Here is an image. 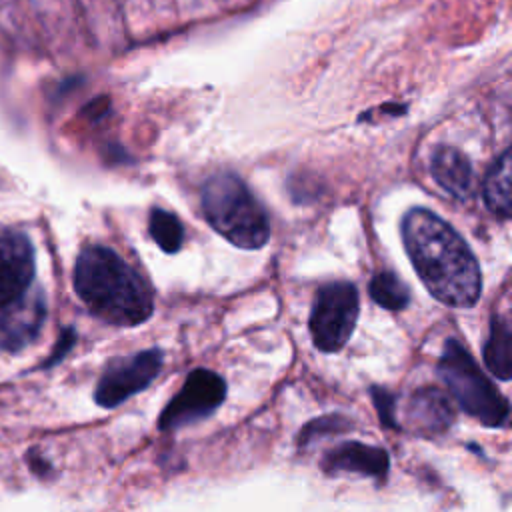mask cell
I'll use <instances>...</instances> for the list:
<instances>
[{"label":"cell","mask_w":512,"mask_h":512,"mask_svg":"<svg viewBox=\"0 0 512 512\" xmlns=\"http://www.w3.org/2000/svg\"><path fill=\"white\" fill-rule=\"evenodd\" d=\"M200 202L208 224L230 244L258 250L268 242V214L238 176L220 172L208 178L202 186Z\"/></svg>","instance_id":"277c9868"},{"label":"cell","mask_w":512,"mask_h":512,"mask_svg":"<svg viewBox=\"0 0 512 512\" xmlns=\"http://www.w3.org/2000/svg\"><path fill=\"white\" fill-rule=\"evenodd\" d=\"M148 230L152 240L166 252V254H174L182 248L184 242V228L182 222L178 220V216H174L172 212L154 208L150 212V222H148Z\"/></svg>","instance_id":"9a60e30c"},{"label":"cell","mask_w":512,"mask_h":512,"mask_svg":"<svg viewBox=\"0 0 512 512\" xmlns=\"http://www.w3.org/2000/svg\"><path fill=\"white\" fill-rule=\"evenodd\" d=\"M360 300L352 282L324 284L312 304L310 336L320 352H338L350 340L358 320Z\"/></svg>","instance_id":"8992f818"},{"label":"cell","mask_w":512,"mask_h":512,"mask_svg":"<svg viewBox=\"0 0 512 512\" xmlns=\"http://www.w3.org/2000/svg\"><path fill=\"white\" fill-rule=\"evenodd\" d=\"M370 394H372V400H374V406H376L382 426L398 428V422L394 418L396 416V396L382 386H372Z\"/></svg>","instance_id":"e0dca14e"},{"label":"cell","mask_w":512,"mask_h":512,"mask_svg":"<svg viewBox=\"0 0 512 512\" xmlns=\"http://www.w3.org/2000/svg\"><path fill=\"white\" fill-rule=\"evenodd\" d=\"M320 468L326 474L352 472L376 478L384 482L390 468V456L382 446H370L364 442H342L324 454Z\"/></svg>","instance_id":"9c48e42d"},{"label":"cell","mask_w":512,"mask_h":512,"mask_svg":"<svg viewBox=\"0 0 512 512\" xmlns=\"http://www.w3.org/2000/svg\"><path fill=\"white\" fill-rule=\"evenodd\" d=\"M368 290H370L372 300L378 306H382L386 310H392V312L404 310L410 302L408 286L390 270H382V272L374 274L372 280H370Z\"/></svg>","instance_id":"5bb4252c"},{"label":"cell","mask_w":512,"mask_h":512,"mask_svg":"<svg viewBox=\"0 0 512 512\" xmlns=\"http://www.w3.org/2000/svg\"><path fill=\"white\" fill-rule=\"evenodd\" d=\"M224 398V378L208 368H196L186 376L180 392H176L160 412L158 428L162 432H172L196 424L214 414L222 406Z\"/></svg>","instance_id":"52a82bcc"},{"label":"cell","mask_w":512,"mask_h":512,"mask_svg":"<svg viewBox=\"0 0 512 512\" xmlns=\"http://www.w3.org/2000/svg\"><path fill=\"white\" fill-rule=\"evenodd\" d=\"M432 178L448 194L464 200L472 186V166L470 160L452 146H438L430 160Z\"/></svg>","instance_id":"8fae6325"},{"label":"cell","mask_w":512,"mask_h":512,"mask_svg":"<svg viewBox=\"0 0 512 512\" xmlns=\"http://www.w3.org/2000/svg\"><path fill=\"white\" fill-rule=\"evenodd\" d=\"M406 254L426 290L452 308H472L482 292V272L462 236L438 214L412 208L402 218Z\"/></svg>","instance_id":"6da1fadb"},{"label":"cell","mask_w":512,"mask_h":512,"mask_svg":"<svg viewBox=\"0 0 512 512\" xmlns=\"http://www.w3.org/2000/svg\"><path fill=\"white\" fill-rule=\"evenodd\" d=\"M350 428H352V422L342 414H326V416L314 418L306 426H302V430L298 434V446L306 448L320 438H326L332 434H342L344 430H350Z\"/></svg>","instance_id":"2e32d148"},{"label":"cell","mask_w":512,"mask_h":512,"mask_svg":"<svg viewBox=\"0 0 512 512\" xmlns=\"http://www.w3.org/2000/svg\"><path fill=\"white\" fill-rule=\"evenodd\" d=\"M486 368L498 380H510L512 374V330L504 316H494L490 324V334L482 350Z\"/></svg>","instance_id":"4fadbf2b"},{"label":"cell","mask_w":512,"mask_h":512,"mask_svg":"<svg viewBox=\"0 0 512 512\" xmlns=\"http://www.w3.org/2000/svg\"><path fill=\"white\" fill-rule=\"evenodd\" d=\"M512 154L510 150H504L500 158L492 164L484 178L482 196L486 202V208L502 218L508 220L512 214V198H510V172H512Z\"/></svg>","instance_id":"7c38bea8"},{"label":"cell","mask_w":512,"mask_h":512,"mask_svg":"<svg viewBox=\"0 0 512 512\" xmlns=\"http://www.w3.org/2000/svg\"><path fill=\"white\" fill-rule=\"evenodd\" d=\"M454 422L450 396L436 386L418 388L408 402V426L420 436H440Z\"/></svg>","instance_id":"30bf717a"},{"label":"cell","mask_w":512,"mask_h":512,"mask_svg":"<svg viewBox=\"0 0 512 512\" xmlns=\"http://www.w3.org/2000/svg\"><path fill=\"white\" fill-rule=\"evenodd\" d=\"M162 362L164 354L158 348L110 360L94 390L96 404L102 408H114L142 392L160 374Z\"/></svg>","instance_id":"ba28073f"},{"label":"cell","mask_w":512,"mask_h":512,"mask_svg":"<svg viewBox=\"0 0 512 512\" xmlns=\"http://www.w3.org/2000/svg\"><path fill=\"white\" fill-rule=\"evenodd\" d=\"M74 290L96 318L114 326H138L154 312L150 284L106 246L78 254Z\"/></svg>","instance_id":"7a4b0ae2"},{"label":"cell","mask_w":512,"mask_h":512,"mask_svg":"<svg viewBox=\"0 0 512 512\" xmlns=\"http://www.w3.org/2000/svg\"><path fill=\"white\" fill-rule=\"evenodd\" d=\"M438 376L458 406L490 428H502L510 416V404L484 376L470 352L454 338L446 340L438 360Z\"/></svg>","instance_id":"5b68a950"},{"label":"cell","mask_w":512,"mask_h":512,"mask_svg":"<svg viewBox=\"0 0 512 512\" xmlns=\"http://www.w3.org/2000/svg\"><path fill=\"white\" fill-rule=\"evenodd\" d=\"M34 250L18 232L0 234V348L16 352L40 332L46 304L34 286Z\"/></svg>","instance_id":"3957f363"}]
</instances>
